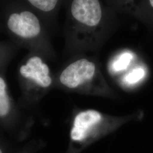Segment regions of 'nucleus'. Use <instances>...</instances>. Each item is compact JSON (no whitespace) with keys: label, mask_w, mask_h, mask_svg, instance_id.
<instances>
[{"label":"nucleus","mask_w":153,"mask_h":153,"mask_svg":"<svg viewBox=\"0 0 153 153\" xmlns=\"http://www.w3.org/2000/svg\"><path fill=\"white\" fill-rule=\"evenodd\" d=\"M133 16L153 28V0H140Z\"/></svg>","instance_id":"obj_8"},{"label":"nucleus","mask_w":153,"mask_h":153,"mask_svg":"<svg viewBox=\"0 0 153 153\" xmlns=\"http://www.w3.org/2000/svg\"><path fill=\"white\" fill-rule=\"evenodd\" d=\"M115 13L101 0H71L66 33L73 49L82 54L100 49L114 30Z\"/></svg>","instance_id":"obj_1"},{"label":"nucleus","mask_w":153,"mask_h":153,"mask_svg":"<svg viewBox=\"0 0 153 153\" xmlns=\"http://www.w3.org/2000/svg\"><path fill=\"white\" fill-rule=\"evenodd\" d=\"M38 10L46 14H52L55 13L60 0H27Z\"/></svg>","instance_id":"obj_10"},{"label":"nucleus","mask_w":153,"mask_h":153,"mask_svg":"<svg viewBox=\"0 0 153 153\" xmlns=\"http://www.w3.org/2000/svg\"><path fill=\"white\" fill-rule=\"evenodd\" d=\"M146 74V69L143 66L133 65L121 75L120 84L123 87L126 88L134 87L142 81Z\"/></svg>","instance_id":"obj_7"},{"label":"nucleus","mask_w":153,"mask_h":153,"mask_svg":"<svg viewBox=\"0 0 153 153\" xmlns=\"http://www.w3.org/2000/svg\"><path fill=\"white\" fill-rule=\"evenodd\" d=\"M7 25L12 33L24 39L38 37L42 30L38 16L30 11L11 14L9 17Z\"/></svg>","instance_id":"obj_4"},{"label":"nucleus","mask_w":153,"mask_h":153,"mask_svg":"<svg viewBox=\"0 0 153 153\" xmlns=\"http://www.w3.org/2000/svg\"><path fill=\"white\" fill-rule=\"evenodd\" d=\"M110 8L116 13L129 14L133 16L140 0H107Z\"/></svg>","instance_id":"obj_9"},{"label":"nucleus","mask_w":153,"mask_h":153,"mask_svg":"<svg viewBox=\"0 0 153 153\" xmlns=\"http://www.w3.org/2000/svg\"><path fill=\"white\" fill-rule=\"evenodd\" d=\"M135 60L136 55L132 51L123 50L115 55L110 61L109 71L114 75H122L131 68Z\"/></svg>","instance_id":"obj_6"},{"label":"nucleus","mask_w":153,"mask_h":153,"mask_svg":"<svg viewBox=\"0 0 153 153\" xmlns=\"http://www.w3.org/2000/svg\"><path fill=\"white\" fill-rule=\"evenodd\" d=\"M20 73L22 76L32 79L42 88H48L52 82L48 66L38 56L31 57L21 67Z\"/></svg>","instance_id":"obj_5"},{"label":"nucleus","mask_w":153,"mask_h":153,"mask_svg":"<svg viewBox=\"0 0 153 153\" xmlns=\"http://www.w3.org/2000/svg\"><path fill=\"white\" fill-rule=\"evenodd\" d=\"M0 153H2V151H1V150L0 149Z\"/></svg>","instance_id":"obj_12"},{"label":"nucleus","mask_w":153,"mask_h":153,"mask_svg":"<svg viewBox=\"0 0 153 153\" xmlns=\"http://www.w3.org/2000/svg\"><path fill=\"white\" fill-rule=\"evenodd\" d=\"M131 119L128 115L115 116L96 109H83L74 116L71 139L82 151L93 142L115 131Z\"/></svg>","instance_id":"obj_2"},{"label":"nucleus","mask_w":153,"mask_h":153,"mask_svg":"<svg viewBox=\"0 0 153 153\" xmlns=\"http://www.w3.org/2000/svg\"><path fill=\"white\" fill-rule=\"evenodd\" d=\"M5 82L0 77V116L7 115L10 109L9 99L6 90Z\"/></svg>","instance_id":"obj_11"},{"label":"nucleus","mask_w":153,"mask_h":153,"mask_svg":"<svg viewBox=\"0 0 153 153\" xmlns=\"http://www.w3.org/2000/svg\"><path fill=\"white\" fill-rule=\"evenodd\" d=\"M59 79L64 86L82 93L109 95L111 93L97 61L82 54L62 71Z\"/></svg>","instance_id":"obj_3"}]
</instances>
